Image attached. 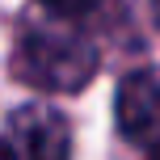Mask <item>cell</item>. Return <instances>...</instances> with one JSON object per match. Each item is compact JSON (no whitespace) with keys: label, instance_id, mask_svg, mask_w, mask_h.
<instances>
[{"label":"cell","instance_id":"cell-2","mask_svg":"<svg viewBox=\"0 0 160 160\" xmlns=\"http://www.w3.org/2000/svg\"><path fill=\"white\" fill-rule=\"evenodd\" d=\"M0 160H72V127L42 101L17 105L0 127Z\"/></svg>","mask_w":160,"mask_h":160},{"label":"cell","instance_id":"cell-1","mask_svg":"<svg viewBox=\"0 0 160 160\" xmlns=\"http://www.w3.org/2000/svg\"><path fill=\"white\" fill-rule=\"evenodd\" d=\"M97 72V51L72 30H25L13 51V76L47 93H80Z\"/></svg>","mask_w":160,"mask_h":160},{"label":"cell","instance_id":"cell-3","mask_svg":"<svg viewBox=\"0 0 160 160\" xmlns=\"http://www.w3.org/2000/svg\"><path fill=\"white\" fill-rule=\"evenodd\" d=\"M114 118H118L122 139L131 143H160V72L139 68L122 76L118 97H114Z\"/></svg>","mask_w":160,"mask_h":160},{"label":"cell","instance_id":"cell-6","mask_svg":"<svg viewBox=\"0 0 160 160\" xmlns=\"http://www.w3.org/2000/svg\"><path fill=\"white\" fill-rule=\"evenodd\" d=\"M152 4H156V17H160V0H152Z\"/></svg>","mask_w":160,"mask_h":160},{"label":"cell","instance_id":"cell-4","mask_svg":"<svg viewBox=\"0 0 160 160\" xmlns=\"http://www.w3.org/2000/svg\"><path fill=\"white\" fill-rule=\"evenodd\" d=\"M38 4L55 17H84V13L97 8V0H38Z\"/></svg>","mask_w":160,"mask_h":160},{"label":"cell","instance_id":"cell-5","mask_svg":"<svg viewBox=\"0 0 160 160\" xmlns=\"http://www.w3.org/2000/svg\"><path fill=\"white\" fill-rule=\"evenodd\" d=\"M148 160H160V143H156V148H152V156H148Z\"/></svg>","mask_w":160,"mask_h":160}]
</instances>
